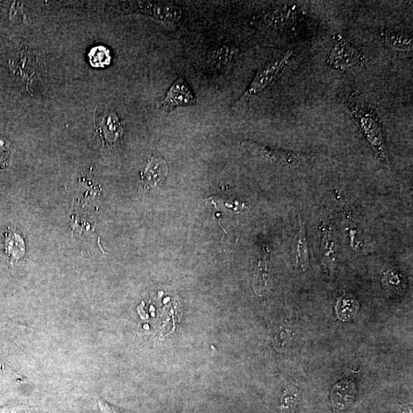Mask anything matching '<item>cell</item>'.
I'll use <instances>...</instances> for the list:
<instances>
[{
  "instance_id": "cell-1",
  "label": "cell",
  "mask_w": 413,
  "mask_h": 413,
  "mask_svg": "<svg viewBox=\"0 0 413 413\" xmlns=\"http://www.w3.org/2000/svg\"><path fill=\"white\" fill-rule=\"evenodd\" d=\"M352 118L379 159L391 168L383 122L373 106L357 92L352 93L346 102Z\"/></svg>"
},
{
  "instance_id": "cell-2",
  "label": "cell",
  "mask_w": 413,
  "mask_h": 413,
  "mask_svg": "<svg viewBox=\"0 0 413 413\" xmlns=\"http://www.w3.org/2000/svg\"><path fill=\"white\" fill-rule=\"evenodd\" d=\"M293 55V50H288L279 55L275 59L267 64L255 74L251 84L248 87L246 92L238 101L236 106L245 104L251 98L262 93L276 79L282 74L286 66L290 62Z\"/></svg>"
},
{
  "instance_id": "cell-3",
  "label": "cell",
  "mask_w": 413,
  "mask_h": 413,
  "mask_svg": "<svg viewBox=\"0 0 413 413\" xmlns=\"http://www.w3.org/2000/svg\"><path fill=\"white\" fill-rule=\"evenodd\" d=\"M242 146L248 152L260 157L270 162L292 165L293 167H301L315 162L316 155L308 153L279 150V148L262 146L258 143L244 140Z\"/></svg>"
},
{
  "instance_id": "cell-4",
  "label": "cell",
  "mask_w": 413,
  "mask_h": 413,
  "mask_svg": "<svg viewBox=\"0 0 413 413\" xmlns=\"http://www.w3.org/2000/svg\"><path fill=\"white\" fill-rule=\"evenodd\" d=\"M363 60V56L356 47L341 35L335 36L327 61L330 68L340 71L348 70Z\"/></svg>"
},
{
  "instance_id": "cell-5",
  "label": "cell",
  "mask_w": 413,
  "mask_h": 413,
  "mask_svg": "<svg viewBox=\"0 0 413 413\" xmlns=\"http://www.w3.org/2000/svg\"><path fill=\"white\" fill-rule=\"evenodd\" d=\"M197 99L183 77H179L171 86L162 101L160 108L164 113L174 111L177 107L194 106Z\"/></svg>"
},
{
  "instance_id": "cell-6",
  "label": "cell",
  "mask_w": 413,
  "mask_h": 413,
  "mask_svg": "<svg viewBox=\"0 0 413 413\" xmlns=\"http://www.w3.org/2000/svg\"><path fill=\"white\" fill-rule=\"evenodd\" d=\"M169 175V167L167 162L160 157L153 156L148 159L144 170L141 172L140 192L161 186Z\"/></svg>"
},
{
  "instance_id": "cell-7",
  "label": "cell",
  "mask_w": 413,
  "mask_h": 413,
  "mask_svg": "<svg viewBox=\"0 0 413 413\" xmlns=\"http://www.w3.org/2000/svg\"><path fill=\"white\" fill-rule=\"evenodd\" d=\"M269 252L266 248L262 251L261 257L253 272L252 286L255 294L265 295L270 288V267Z\"/></svg>"
},
{
  "instance_id": "cell-8",
  "label": "cell",
  "mask_w": 413,
  "mask_h": 413,
  "mask_svg": "<svg viewBox=\"0 0 413 413\" xmlns=\"http://www.w3.org/2000/svg\"><path fill=\"white\" fill-rule=\"evenodd\" d=\"M321 259L322 267L330 274L336 265V244L333 230L330 225H324L322 229L321 243Z\"/></svg>"
},
{
  "instance_id": "cell-9",
  "label": "cell",
  "mask_w": 413,
  "mask_h": 413,
  "mask_svg": "<svg viewBox=\"0 0 413 413\" xmlns=\"http://www.w3.org/2000/svg\"><path fill=\"white\" fill-rule=\"evenodd\" d=\"M294 259L302 271L308 269L309 263V243L305 222L302 213L299 216V228L294 243Z\"/></svg>"
},
{
  "instance_id": "cell-10",
  "label": "cell",
  "mask_w": 413,
  "mask_h": 413,
  "mask_svg": "<svg viewBox=\"0 0 413 413\" xmlns=\"http://www.w3.org/2000/svg\"><path fill=\"white\" fill-rule=\"evenodd\" d=\"M356 389L351 382H342L336 384L332 393V402L336 411L348 408L354 400Z\"/></svg>"
},
{
  "instance_id": "cell-11",
  "label": "cell",
  "mask_w": 413,
  "mask_h": 413,
  "mask_svg": "<svg viewBox=\"0 0 413 413\" xmlns=\"http://www.w3.org/2000/svg\"><path fill=\"white\" fill-rule=\"evenodd\" d=\"M386 46L392 51L400 53L412 52V36L400 31H388L384 34Z\"/></svg>"
},
{
  "instance_id": "cell-12",
  "label": "cell",
  "mask_w": 413,
  "mask_h": 413,
  "mask_svg": "<svg viewBox=\"0 0 413 413\" xmlns=\"http://www.w3.org/2000/svg\"><path fill=\"white\" fill-rule=\"evenodd\" d=\"M26 252L23 239L18 234L8 230L5 234V253L10 262L20 260Z\"/></svg>"
},
{
  "instance_id": "cell-13",
  "label": "cell",
  "mask_w": 413,
  "mask_h": 413,
  "mask_svg": "<svg viewBox=\"0 0 413 413\" xmlns=\"http://www.w3.org/2000/svg\"><path fill=\"white\" fill-rule=\"evenodd\" d=\"M122 127L118 115L111 113L108 117L101 122V126L96 129L101 136H107V139L114 141L122 134Z\"/></svg>"
},
{
  "instance_id": "cell-14",
  "label": "cell",
  "mask_w": 413,
  "mask_h": 413,
  "mask_svg": "<svg viewBox=\"0 0 413 413\" xmlns=\"http://www.w3.org/2000/svg\"><path fill=\"white\" fill-rule=\"evenodd\" d=\"M359 309V303L351 295H344L336 303V315L342 321L352 318Z\"/></svg>"
},
{
  "instance_id": "cell-15",
  "label": "cell",
  "mask_w": 413,
  "mask_h": 413,
  "mask_svg": "<svg viewBox=\"0 0 413 413\" xmlns=\"http://www.w3.org/2000/svg\"><path fill=\"white\" fill-rule=\"evenodd\" d=\"M232 52L227 46H220L212 49L208 55V64L214 71H220L226 67Z\"/></svg>"
},
{
  "instance_id": "cell-16",
  "label": "cell",
  "mask_w": 413,
  "mask_h": 413,
  "mask_svg": "<svg viewBox=\"0 0 413 413\" xmlns=\"http://www.w3.org/2000/svg\"><path fill=\"white\" fill-rule=\"evenodd\" d=\"M88 56L90 64L95 68H104L109 65L111 59L110 51L104 46L93 48Z\"/></svg>"
},
{
  "instance_id": "cell-17",
  "label": "cell",
  "mask_w": 413,
  "mask_h": 413,
  "mask_svg": "<svg viewBox=\"0 0 413 413\" xmlns=\"http://www.w3.org/2000/svg\"><path fill=\"white\" fill-rule=\"evenodd\" d=\"M296 390L288 387L283 396V401L281 402V409L286 413L293 412L295 411L297 404Z\"/></svg>"
},
{
  "instance_id": "cell-18",
  "label": "cell",
  "mask_w": 413,
  "mask_h": 413,
  "mask_svg": "<svg viewBox=\"0 0 413 413\" xmlns=\"http://www.w3.org/2000/svg\"><path fill=\"white\" fill-rule=\"evenodd\" d=\"M11 156V145L4 139H0V169H4L9 165Z\"/></svg>"
},
{
  "instance_id": "cell-19",
  "label": "cell",
  "mask_w": 413,
  "mask_h": 413,
  "mask_svg": "<svg viewBox=\"0 0 413 413\" xmlns=\"http://www.w3.org/2000/svg\"><path fill=\"white\" fill-rule=\"evenodd\" d=\"M0 413H39L34 407L26 406V405H20V406H13L4 408L0 410Z\"/></svg>"
},
{
  "instance_id": "cell-20",
  "label": "cell",
  "mask_w": 413,
  "mask_h": 413,
  "mask_svg": "<svg viewBox=\"0 0 413 413\" xmlns=\"http://www.w3.org/2000/svg\"><path fill=\"white\" fill-rule=\"evenodd\" d=\"M98 405L104 413H126L123 410L114 406V405L105 401L101 398L98 399Z\"/></svg>"
}]
</instances>
